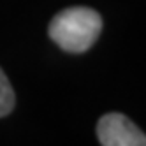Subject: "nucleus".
<instances>
[{
  "label": "nucleus",
  "instance_id": "obj_1",
  "mask_svg": "<svg viewBox=\"0 0 146 146\" xmlns=\"http://www.w3.org/2000/svg\"><path fill=\"white\" fill-rule=\"evenodd\" d=\"M102 32V18L90 7H70L58 13L49 23V37L69 53L90 49Z\"/></svg>",
  "mask_w": 146,
  "mask_h": 146
},
{
  "label": "nucleus",
  "instance_id": "obj_2",
  "mask_svg": "<svg viewBox=\"0 0 146 146\" xmlns=\"http://www.w3.org/2000/svg\"><path fill=\"white\" fill-rule=\"evenodd\" d=\"M102 146H146V134L120 113H108L97 123Z\"/></svg>",
  "mask_w": 146,
  "mask_h": 146
},
{
  "label": "nucleus",
  "instance_id": "obj_3",
  "mask_svg": "<svg viewBox=\"0 0 146 146\" xmlns=\"http://www.w3.org/2000/svg\"><path fill=\"white\" fill-rule=\"evenodd\" d=\"M14 102H16L14 90L11 86V83H9L7 76L4 74V70L0 69V118L7 116L13 111Z\"/></svg>",
  "mask_w": 146,
  "mask_h": 146
}]
</instances>
